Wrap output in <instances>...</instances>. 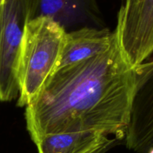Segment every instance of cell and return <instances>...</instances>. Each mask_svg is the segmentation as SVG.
Here are the masks:
<instances>
[{
	"label": "cell",
	"instance_id": "cell-1",
	"mask_svg": "<svg viewBox=\"0 0 153 153\" xmlns=\"http://www.w3.org/2000/svg\"><path fill=\"white\" fill-rule=\"evenodd\" d=\"M134 85V68L116 35L104 53L51 75L25 107L27 131L34 144L48 134L78 131L124 138Z\"/></svg>",
	"mask_w": 153,
	"mask_h": 153
},
{
	"label": "cell",
	"instance_id": "cell-2",
	"mask_svg": "<svg viewBox=\"0 0 153 153\" xmlns=\"http://www.w3.org/2000/svg\"><path fill=\"white\" fill-rule=\"evenodd\" d=\"M67 31L45 16L29 19L24 29L16 65L17 105L32 102L59 61Z\"/></svg>",
	"mask_w": 153,
	"mask_h": 153
},
{
	"label": "cell",
	"instance_id": "cell-3",
	"mask_svg": "<svg viewBox=\"0 0 153 153\" xmlns=\"http://www.w3.org/2000/svg\"><path fill=\"white\" fill-rule=\"evenodd\" d=\"M31 5L32 0H4L0 6V102H10L19 94L16 65Z\"/></svg>",
	"mask_w": 153,
	"mask_h": 153
},
{
	"label": "cell",
	"instance_id": "cell-4",
	"mask_svg": "<svg viewBox=\"0 0 153 153\" xmlns=\"http://www.w3.org/2000/svg\"><path fill=\"white\" fill-rule=\"evenodd\" d=\"M114 31L131 67L144 62L153 52V0H123Z\"/></svg>",
	"mask_w": 153,
	"mask_h": 153
},
{
	"label": "cell",
	"instance_id": "cell-5",
	"mask_svg": "<svg viewBox=\"0 0 153 153\" xmlns=\"http://www.w3.org/2000/svg\"><path fill=\"white\" fill-rule=\"evenodd\" d=\"M134 68L135 85L124 138L128 149L147 153L153 148V60Z\"/></svg>",
	"mask_w": 153,
	"mask_h": 153
},
{
	"label": "cell",
	"instance_id": "cell-6",
	"mask_svg": "<svg viewBox=\"0 0 153 153\" xmlns=\"http://www.w3.org/2000/svg\"><path fill=\"white\" fill-rule=\"evenodd\" d=\"M45 16L67 31L84 27L104 28L97 0H32L31 19Z\"/></svg>",
	"mask_w": 153,
	"mask_h": 153
},
{
	"label": "cell",
	"instance_id": "cell-7",
	"mask_svg": "<svg viewBox=\"0 0 153 153\" xmlns=\"http://www.w3.org/2000/svg\"><path fill=\"white\" fill-rule=\"evenodd\" d=\"M116 37L115 31L105 28L84 27L67 31L55 71L104 53Z\"/></svg>",
	"mask_w": 153,
	"mask_h": 153
},
{
	"label": "cell",
	"instance_id": "cell-8",
	"mask_svg": "<svg viewBox=\"0 0 153 153\" xmlns=\"http://www.w3.org/2000/svg\"><path fill=\"white\" fill-rule=\"evenodd\" d=\"M107 137L96 131L58 133L44 136L35 145L38 153H85Z\"/></svg>",
	"mask_w": 153,
	"mask_h": 153
},
{
	"label": "cell",
	"instance_id": "cell-9",
	"mask_svg": "<svg viewBox=\"0 0 153 153\" xmlns=\"http://www.w3.org/2000/svg\"><path fill=\"white\" fill-rule=\"evenodd\" d=\"M119 139L114 137L113 139H110L108 137L103 140L102 143H99L97 146H94L85 153H106L108 150L116 146L118 143Z\"/></svg>",
	"mask_w": 153,
	"mask_h": 153
},
{
	"label": "cell",
	"instance_id": "cell-10",
	"mask_svg": "<svg viewBox=\"0 0 153 153\" xmlns=\"http://www.w3.org/2000/svg\"><path fill=\"white\" fill-rule=\"evenodd\" d=\"M4 0H0V6L1 5V4H3V2H4Z\"/></svg>",
	"mask_w": 153,
	"mask_h": 153
},
{
	"label": "cell",
	"instance_id": "cell-11",
	"mask_svg": "<svg viewBox=\"0 0 153 153\" xmlns=\"http://www.w3.org/2000/svg\"><path fill=\"white\" fill-rule=\"evenodd\" d=\"M147 153H153V148H152V149H150V150H149Z\"/></svg>",
	"mask_w": 153,
	"mask_h": 153
}]
</instances>
